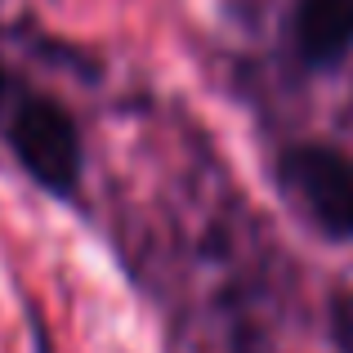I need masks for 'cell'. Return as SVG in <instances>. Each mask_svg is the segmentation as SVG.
Segmentation results:
<instances>
[{"instance_id":"6da1fadb","label":"cell","mask_w":353,"mask_h":353,"mask_svg":"<svg viewBox=\"0 0 353 353\" xmlns=\"http://www.w3.org/2000/svg\"><path fill=\"white\" fill-rule=\"evenodd\" d=\"M9 148H14L18 165L41 183L50 197H72L81 188V165H85V148H81V130L72 112L54 99H23L9 117Z\"/></svg>"},{"instance_id":"7a4b0ae2","label":"cell","mask_w":353,"mask_h":353,"mask_svg":"<svg viewBox=\"0 0 353 353\" xmlns=\"http://www.w3.org/2000/svg\"><path fill=\"white\" fill-rule=\"evenodd\" d=\"M277 174L322 233L353 241V157L327 143H295L282 152Z\"/></svg>"},{"instance_id":"3957f363","label":"cell","mask_w":353,"mask_h":353,"mask_svg":"<svg viewBox=\"0 0 353 353\" xmlns=\"http://www.w3.org/2000/svg\"><path fill=\"white\" fill-rule=\"evenodd\" d=\"M295 45L309 68H331L353 50V0H300Z\"/></svg>"},{"instance_id":"277c9868","label":"cell","mask_w":353,"mask_h":353,"mask_svg":"<svg viewBox=\"0 0 353 353\" xmlns=\"http://www.w3.org/2000/svg\"><path fill=\"white\" fill-rule=\"evenodd\" d=\"M331 340L340 353H353V286L331 300Z\"/></svg>"},{"instance_id":"5b68a950","label":"cell","mask_w":353,"mask_h":353,"mask_svg":"<svg viewBox=\"0 0 353 353\" xmlns=\"http://www.w3.org/2000/svg\"><path fill=\"white\" fill-rule=\"evenodd\" d=\"M5 90H9V81H5V68H0V103H5Z\"/></svg>"}]
</instances>
